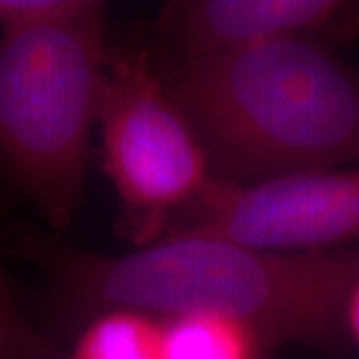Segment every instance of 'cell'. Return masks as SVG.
<instances>
[{
	"label": "cell",
	"instance_id": "obj_1",
	"mask_svg": "<svg viewBox=\"0 0 359 359\" xmlns=\"http://www.w3.org/2000/svg\"><path fill=\"white\" fill-rule=\"evenodd\" d=\"M65 313L134 309L152 318L216 316L238 321L264 346L339 351L344 311L359 280V244L273 252L233 240L170 231L120 256L26 242Z\"/></svg>",
	"mask_w": 359,
	"mask_h": 359
},
{
	"label": "cell",
	"instance_id": "obj_2",
	"mask_svg": "<svg viewBox=\"0 0 359 359\" xmlns=\"http://www.w3.org/2000/svg\"><path fill=\"white\" fill-rule=\"evenodd\" d=\"M166 82L216 182L359 166V74L318 36L178 60Z\"/></svg>",
	"mask_w": 359,
	"mask_h": 359
},
{
	"label": "cell",
	"instance_id": "obj_3",
	"mask_svg": "<svg viewBox=\"0 0 359 359\" xmlns=\"http://www.w3.org/2000/svg\"><path fill=\"white\" fill-rule=\"evenodd\" d=\"M106 6L54 0L0 30V178L62 230L84 200L108 66Z\"/></svg>",
	"mask_w": 359,
	"mask_h": 359
},
{
	"label": "cell",
	"instance_id": "obj_4",
	"mask_svg": "<svg viewBox=\"0 0 359 359\" xmlns=\"http://www.w3.org/2000/svg\"><path fill=\"white\" fill-rule=\"evenodd\" d=\"M96 128L120 230L136 248L164 238L216 186L192 124L142 52L108 56Z\"/></svg>",
	"mask_w": 359,
	"mask_h": 359
},
{
	"label": "cell",
	"instance_id": "obj_5",
	"mask_svg": "<svg viewBox=\"0 0 359 359\" xmlns=\"http://www.w3.org/2000/svg\"><path fill=\"white\" fill-rule=\"evenodd\" d=\"M172 231L218 236L273 252H323L359 244V166L271 180L216 182Z\"/></svg>",
	"mask_w": 359,
	"mask_h": 359
},
{
	"label": "cell",
	"instance_id": "obj_6",
	"mask_svg": "<svg viewBox=\"0 0 359 359\" xmlns=\"http://www.w3.org/2000/svg\"><path fill=\"white\" fill-rule=\"evenodd\" d=\"M339 0H180L164 8L162 28L178 60L242 50L287 36H318L346 22Z\"/></svg>",
	"mask_w": 359,
	"mask_h": 359
},
{
	"label": "cell",
	"instance_id": "obj_7",
	"mask_svg": "<svg viewBox=\"0 0 359 359\" xmlns=\"http://www.w3.org/2000/svg\"><path fill=\"white\" fill-rule=\"evenodd\" d=\"M256 332L216 316L160 320V359H264Z\"/></svg>",
	"mask_w": 359,
	"mask_h": 359
},
{
	"label": "cell",
	"instance_id": "obj_8",
	"mask_svg": "<svg viewBox=\"0 0 359 359\" xmlns=\"http://www.w3.org/2000/svg\"><path fill=\"white\" fill-rule=\"evenodd\" d=\"M66 359H160V320L134 309L90 316Z\"/></svg>",
	"mask_w": 359,
	"mask_h": 359
},
{
	"label": "cell",
	"instance_id": "obj_9",
	"mask_svg": "<svg viewBox=\"0 0 359 359\" xmlns=\"http://www.w3.org/2000/svg\"><path fill=\"white\" fill-rule=\"evenodd\" d=\"M0 359H42V346L25 327L0 266Z\"/></svg>",
	"mask_w": 359,
	"mask_h": 359
},
{
	"label": "cell",
	"instance_id": "obj_10",
	"mask_svg": "<svg viewBox=\"0 0 359 359\" xmlns=\"http://www.w3.org/2000/svg\"><path fill=\"white\" fill-rule=\"evenodd\" d=\"M54 0H0V30L42 13Z\"/></svg>",
	"mask_w": 359,
	"mask_h": 359
},
{
	"label": "cell",
	"instance_id": "obj_11",
	"mask_svg": "<svg viewBox=\"0 0 359 359\" xmlns=\"http://www.w3.org/2000/svg\"><path fill=\"white\" fill-rule=\"evenodd\" d=\"M344 330H346L347 341L359 347V280L347 297L346 311H344Z\"/></svg>",
	"mask_w": 359,
	"mask_h": 359
},
{
	"label": "cell",
	"instance_id": "obj_12",
	"mask_svg": "<svg viewBox=\"0 0 359 359\" xmlns=\"http://www.w3.org/2000/svg\"><path fill=\"white\" fill-rule=\"evenodd\" d=\"M344 25H346L347 28H351L355 34H359V4H351V6H349Z\"/></svg>",
	"mask_w": 359,
	"mask_h": 359
}]
</instances>
